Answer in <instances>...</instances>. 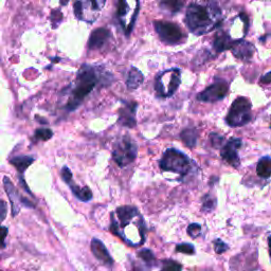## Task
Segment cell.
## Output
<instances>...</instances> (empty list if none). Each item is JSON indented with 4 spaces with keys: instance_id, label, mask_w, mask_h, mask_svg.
<instances>
[{
    "instance_id": "obj_13",
    "label": "cell",
    "mask_w": 271,
    "mask_h": 271,
    "mask_svg": "<svg viewBox=\"0 0 271 271\" xmlns=\"http://www.w3.org/2000/svg\"><path fill=\"white\" fill-rule=\"evenodd\" d=\"M243 145V141L240 138H230L228 142L221 147V157L233 168L240 167V156L238 150Z\"/></svg>"
},
{
    "instance_id": "obj_14",
    "label": "cell",
    "mask_w": 271,
    "mask_h": 271,
    "mask_svg": "<svg viewBox=\"0 0 271 271\" xmlns=\"http://www.w3.org/2000/svg\"><path fill=\"white\" fill-rule=\"evenodd\" d=\"M62 178L63 180L66 182L68 186L70 187V190L72 191L73 195L77 197L79 200L83 202H88L92 199V192L88 187H79L78 184H75L72 179V173L69 168L64 167L62 172Z\"/></svg>"
},
{
    "instance_id": "obj_1",
    "label": "cell",
    "mask_w": 271,
    "mask_h": 271,
    "mask_svg": "<svg viewBox=\"0 0 271 271\" xmlns=\"http://www.w3.org/2000/svg\"><path fill=\"white\" fill-rule=\"evenodd\" d=\"M111 231L127 244L140 246L145 241V223L134 205H122L112 213Z\"/></svg>"
},
{
    "instance_id": "obj_5",
    "label": "cell",
    "mask_w": 271,
    "mask_h": 271,
    "mask_svg": "<svg viewBox=\"0 0 271 271\" xmlns=\"http://www.w3.org/2000/svg\"><path fill=\"white\" fill-rule=\"evenodd\" d=\"M252 104L248 97L240 96L232 103L226 117V123L231 127H241L251 121Z\"/></svg>"
},
{
    "instance_id": "obj_28",
    "label": "cell",
    "mask_w": 271,
    "mask_h": 271,
    "mask_svg": "<svg viewBox=\"0 0 271 271\" xmlns=\"http://www.w3.org/2000/svg\"><path fill=\"white\" fill-rule=\"evenodd\" d=\"M176 250L178 252H181V253H184V254H194L195 248L191 244H179L176 247Z\"/></svg>"
},
{
    "instance_id": "obj_31",
    "label": "cell",
    "mask_w": 271,
    "mask_h": 271,
    "mask_svg": "<svg viewBox=\"0 0 271 271\" xmlns=\"http://www.w3.org/2000/svg\"><path fill=\"white\" fill-rule=\"evenodd\" d=\"M214 248H215V251L216 253H219V254H222L224 252H226L228 250V245L225 244L222 240H216L214 242Z\"/></svg>"
},
{
    "instance_id": "obj_2",
    "label": "cell",
    "mask_w": 271,
    "mask_h": 271,
    "mask_svg": "<svg viewBox=\"0 0 271 271\" xmlns=\"http://www.w3.org/2000/svg\"><path fill=\"white\" fill-rule=\"evenodd\" d=\"M222 9L218 3L191 4L186 13V24L193 34L200 36L222 26Z\"/></svg>"
},
{
    "instance_id": "obj_7",
    "label": "cell",
    "mask_w": 271,
    "mask_h": 271,
    "mask_svg": "<svg viewBox=\"0 0 271 271\" xmlns=\"http://www.w3.org/2000/svg\"><path fill=\"white\" fill-rule=\"evenodd\" d=\"M138 153V145L135 141L125 135L115 145L113 150V159L120 168H125L135 161Z\"/></svg>"
},
{
    "instance_id": "obj_12",
    "label": "cell",
    "mask_w": 271,
    "mask_h": 271,
    "mask_svg": "<svg viewBox=\"0 0 271 271\" xmlns=\"http://www.w3.org/2000/svg\"><path fill=\"white\" fill-rule=\"evenodd\" d=\"M228 91H229V84L224 80H219L201 91L197 96V100L207 103L220 102L227 96Z\"/></svg>"
},
{
    "instance_id": "obj_9",
    "label": "cell",
    "mask_w": 271,
    "mask_h": 271,
    "mask_svg": "<svg viewBox=\"0 0 271 271\" xmlns=\"http://www.w3.org/2000/svg\"><path fill=\"white\" fill-rule=\"evenodd\" d=\"M103 0H94V2H77L73 5L74 15L78 19L86 21L88 24H93L99 17L101 10L105 6Z\"/></svg>"
},
{
    "instance_id": "obj_18",
    "label": "cell",
    "mask_w": 271,
    "mask_h": 271,
    "mask_svg": "<svg viewBox=\"0 0 271 271\" xmlns=\"http://www.w3.org/2000/svg\"><path fill=\"white\" fill-rule=\"evenodd\" d=\"M91 251L93 255L99 259L102 264L106 266L113 265L114 259L112 258L111 254L108 253L105 245L100 240H97V238H93L91 241Z\"/></svg>"
},
{
    "instance_id": "obj_34",
    "label": "cell",
    "mask_w": 271,
    "mask_h": 271,
    "mask_svg": "<svg viewBox=\"0 0 271 271\" xmlns=\"http://www.w3.org/2000/svg\"><path fill=\"white\" fill-rule=\"evenodd\" d=\"M261 83H263V84H270V72H267V74L265 75V77L262 78Z\"/></svg>"
},
{
    "instance_id": "obj_20",
    "label": "cell",
    "mask_w": 271,
    "mask_h": 271,
    "mask_svg": "<svg viewBox=\"0 0 271 271\" xmlns=\"http://www.w3.org/2000/svg\"><path fill=\"white\" fill-rule=\"evenodd\" d=\"M256 174L261 178L269 179L271 175V159L269 156H265L259 159L256 166Z\"/></svg>"
},
{
    "instance_id": "obj_25",
    "label": "cell",
    "mask_w": 271,
    "mask_h": 271,
    "mask_svg": "<svg viewBox=\"0 0 271 271\" xmlns=\"http://www.w3.org/2000/svg\"><path fill=\"white\" fill-rule=\"evenodd\" d=\"M53 136V132L49 128H39L35 132V139L39 141H47L51 139Z\"/></svg>"
},
{
    "instance_id": "obj_29",
    "label": "cell",
    "mask_w": 271,
    "mask_h": 271,
    "mask_svg": "<svg viewBox=\"0 0 271 271\" xmlns=\"http://www.w3.org/2000/svg\"><path fill=\"white\" fill-rule=\"evenodd\" d=\"M201 232V226L199 224H191L188 227V233L191 237H197Z\"/></svg>"
},
{
    "instance_id": "obj_30",
    "label": "cell",
    "mask_w": 271,
    "mask_h": 271,
    "mask_svg": "<svg viewBox=\"0 0 271 271\" xmlns=\"http://www.w3.org/2000/svg\"><path fill=\"white\" fill-rule=\"evenodd\" d=\"M161 271H181V266L176 262L167 261L165 262V265L162 267Z\"/></svg>"
},
{
    "instance_id": "obj_27",
    "label": "cell",
    "mask_w": 271,
    "mask_h": 271,
    "mask_svg": "<svg viewBox=\"0 0 271 271\" xmlns=\"http://www.w3.org/2000/svg\"><path fill=\"white\" fill-rule=\"evenodd\" d=\"M139 257L142 258L143 261L147 264H151L154 261H155V255L153 254V252H151L150 250H148V249H144V250H141L139 252Z\"/></svg>"
},
{
    "instance_id": "obj_22",
    "label": "cell",
    "mask_w": 271,
    "mask_h": 271,
    "mask_svg": "<svg viewBox=\"0 0 271 271\" xmlns=\"http://www.w3.org/2000/svg\"><path fill=\"white\" fill-rule=\"evenodd\" d=\"M34 159L32 157L28 156H23V157H16L14 159L11 160V164H12L19 172L24 173L28 167H30L32 164H33Z\"/></svg>"
},
{
    "instance_id": "obj_32",
    "label": "cell",
    "mask_w": 271,
    "mask_h": 271,
    "mask_svg": "<svg viewBox=\"0 0 271 271\" xmlns=\"http://www.w3.org/2000/svg\"><path fill=\"white\" fill-rule=\"evenodd\" d=\"M8 235V228L6 227H0V249L5 248V240Z\"/></svg>"
},
{
    "instance_id": "obj_11",
    "label": "cell",
    "mask_w": 271,
    "mask_h": 271,
    "mask_svg": "<svg viewBox=\"0 0 271 271\" xmlns=\"http://www.w3.org/2000/svg\"><path fill=\"white\" fill-rule=\"evenodd\" d=\"M248 29H249L248 15L242 12L229 21V28L220 30L232 42H236L238 40H242L247 35Z\"/></svg>"
},
{
    "instance_id": "obj_15",
    "label": "cell",
    "mask_w": 271,
    "mask_h": 271,
    "mask_svg": "<svg viewBox=\"0 0 271 271\" xmlns=\"http://www.w3.org/2000/svg\"><path fill=\"white\" fill-rule=\"evenodd\" d=\"M138 104L135 102L132 103H123V107L119 110V124L123 126L134 128L137 124L136 122V113H137Z\"/></svg>"
},
{
    "instance_id": "obj_21",
    "label": "cell",
    "mask_w": 271,
    "mask_h": 271,
    "mask_svg": "<svg viewBox=\"0 0 271 271\" xmlns=\"http://www.w3.org/2000/svg\"><path fill=\"white\" fill-rule=\"evenodd\" d=\"M180 138L188 147H194L197 142V132L194 128H187L180 134Z\"/></svg>"
},
{
    "instance_id": "obj_6",
    "label": "cell",
    "mask_w": 271,
    "mask_h": 271,
    "mask_svg": "<svg viewBox=\"0 0 271 271\" xmlns=\"http://www.w3.org/2000/svg\"><path fill=\"white\" fill-rule=\"evenodd\" d=\"M181 83V71L172 68L160 72L155 81V90L158 97H170L176 92Z\"/></svg>"
},
{
    "instance_id": "obj_23",
    "label": "cell",
    "mask_w": 271,
    "mask_h": 271,
    "mask_svg": "<svg viewBox=\"0 0 271 271\" xmlns=\"http://www.w3.org/2000/svg\"><path fill=\"white\" fill-rule=\"evenodd\" d=\"M216 204H218V200H216V197L214 196V195L207 194V195H204L202 198L201 210L204 213H209L215 209Z\"/></svg>"
},
{
    "instance_id": "obj_16",
    "label": "cell",
    "mask_w": 271,
    "mask_h": 271,
    "mask_svg": "<svg viewBox=\"0 0 271 271\" xmlns=\"http://www.w3.org/2000/svg\"><path fill=\"white\" fill-rule=\"evenodd\" d=\"M231 51L233 53V56L237 60L249 61V60L252 59L255 48L251 44V42L242 39V40H238L235 42V44L231 48Z\"/></svg>"
},
{
    "instance_id": "obj_8",
    "label": "cell",
    "mask_w": 271,
    "mask_h": 271,
    "mask_svg": "<svg viewBox=\"0 0 271 271\" xmlns=\"http://www.w3.org/2000/svg\"><path fill=\"white\" fill-rule=\"evenodd\" d=\"M140 11L139 2H120L117 8V19L126 36L131 35Z\"/></svg>"
},
{
    "instance_id": "obj_4",
    "label": "cell",
    "mask_w": 271,
    "mask_h": 271,
    "mask_svg": "<svg viewBox=\"0 0 271 271\" xmlns=\"http://www.w3.org/2000/svg\"><path fill=\"white\" fill-rule=\"evenodd\" d=\"M159 167L162 172H170L178 175L182 180L186 178L194 169L192 160L182 151L176 148H169L159 161Z\"/></svg>"
},
{
    "instance_id": "obj_17",
    "label": "cell",
    "mask_w": 271,
    "mask_h": 271,
    "mask_svg": "<svg viewBox=\"0 0 271 271\" xmlns=\"http://www.w3.org/2000/svg\"><path fill=\"white\" fill-rule=\"evenodd\" d=\"M112 33L110 31L105 28H97L94 31H92V33L89 37L88 41V47L91 50H99L102 49L108 39L111 38Z\"/></svg>"
},
{
    "instance_id": "obj_33",
    "label": "cell",
    "mask_w": 271,
    "mask_h": 271,
    "mask_svg": "<svg viewBox=\"0 0 271 271\" xmlns=\"http://www.w3.org/2000/svg\"><path fill=\"white\" fill-rule=\"evenodd\" d=\"M7 216V204L5 201L0 199V223H2Z\"/></svg>"
},
{
    "instance_id": "obj_24",
    "label": "cell",
    "mask_w": 271,
    "mask_h": 271,
    "mask_svg": "<svg viewBox=\"0 0 271 271\" xmlns=\"http://www.w3.org/2000/svg\"><path fill=\"white\" fill-rule=\"evenodd\" d=\"M184 6L183 2H174V0H167V2H162L160 3V7L169 11V12L175 14L182 9V7Z\"/></svg>"
},
{
    "instance_id": "obj_3",
    "label": "cell",
    "mask_w": 271,
    "mask_h": 271,
    "mask_svg": "<svg viewBox=\"0 0 271 271\" xmlns=\"http://www.w3.org/2000/svg\"><path fill=\"white\" fill-rule=\"evenodd\" d=\"M112 75L104 77L101 68H96L91 65H83L79 70L77 79L70 92V96L67 103V110L73 112L80 107L86 96L96 87V85L103 82L104 79L111 80Z\"/></svg>"
},
{
    "instance_id": "obj_10",
    "label": "cell",
    "mask_w": 271,
    "mask_h": 271,
    "mask_svg": "<svg viewBox=\"0 0 271 271\" xmlns=\"http://www.w3.org/2000/svg\"><path fill=\"white\" fill-rule=\"evenodd\" d=\"M155 30L159 38L168 45H178L186 38V35L182 33L180 28L168 21H155Z\"/></svg>"
},
{
    "instance_id": "obj_26",
    "label": "cell",
    "mask_w": 271,
    "mask_h": 271,
    "mask_svg": "<svg viewBox=\"0 0 271 271\" xmlns=\"http://www.w3.org/2000/svg\"><path fill=\"white\" fill-rule=\"evenodd\" d=\"M210 141H211V144H212L213 147H215V148H221L223 146L225 138L222 135L213 133V134L210 135Z\"/></svg>"
},
{
    "instance_id": "obj_19",
    "label": "cell",
    "mask_w": 271,
    "mask_h": 271,
    "mask_svg": "<svg viewBox=\"0 0 271 271\" xmlns=\"http://www.w3.org/2000/svg\"><path fill=\"white\" fill-rule=\"evenodd\" d=\"M143 80H144V77L142 72L136 67H132L127 72L126 87L129 90H135L140 87V85L143 83Z\"/></svg>"
}]
</instances>
